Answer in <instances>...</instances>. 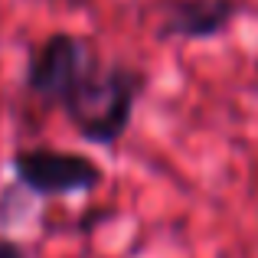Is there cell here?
I'll return each mask as SVG.
<instances>
[{
    "instance_id": "6da1fadb",
    "label": "cell",
    "mask_w": 258,
    "mask_h": 258,
    "mask_svg": "<svg viewBox=\"0 0 258 258\" xmlns=\"http://www.w3.org/2000/svg\"><path fill=\"white\" fill-rule=\"evenodd\" d=\"M147 88V72L131 62H101L98 56L76 76L69 92L59 98L66 121L88 144L114 147L127 134Z\"/></svg>"
},
{
    "instance_id": "7a4b0ae2",
    "label": "cell",
    "mask_w": 258,
    "mask_h": 258,
    "mask_svg": "<svg viewBox=\"0 0 258 258\" xmlns=\"http://www.w3.org/2000/svg\"><path fill=\"white\" fill-rule=\"evenodd\" d=\"M10 173L17 186L43 200L92 193L105 180V170L88 154L59 151V147H20L10 157Z\"/></svg>"
},
{
    "instance_id": "3957f363",
    "label": "cell",
    "mask_w": 258,
    "mask_h": 258,
    "mask_svg": "<svg viewBox=\"0 0 258 258\" xmlns=\"http://www.w3.org/2000/svg\"><path fill=\"white\" fill-rule=\"evenodd\" d=\"M98 52L76 33H49L43 43L33 49L26 66V92L43 101L59 105L76 76L85 69Z\"/></svg>"
},
{
    "instance_id": "277c9868",
    "label": "cell",
    "mask_w": 258,
    "mask_h": 258,
    "mask_svg": "<svg viewBox=\"0 0 258 258\" xmlns=\"http://www.w3.org/2000/svg\"><path fill=\"white\" fill-rule=\"evenodd\" d=\"M242 13L239 0H170L160 17V39H216Z\"/></svg>"
},
{
    "instance_id": "5b68a950",
    "label": "cell",
    "mask_w": 258,
    "mask_h": 258,
    "mask_svg": "<svg viewBox=\"0 0 258 258\" xmlns=\"http://www.w3.org/2000/svg\"><path fill=\"white\" fill-rule=\"evenodd\" d=\"M0 258H30V252L13 239H0Z\"/></svg>"
}]
</instances>
